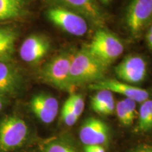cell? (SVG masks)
<instances>
[{
  "label": "cell",
  "instance_id": "cell-1",
  "mask_svg": "<svg viewBox=\"0 0 152 152\" xmlns=\"http://www.w3.org/2000/svg\"><path fill=\"white\" fill-rule=\"evenodd\" d=\"M108 67L86 50L81 49L71 55V80L75 87L85 83H96L104 79Z\"/></svg>",
  "mask_w": 152,
  "mask_h": 152
},
{
  "label": "cell",
  "instance_id": "cell-2",
  "mask_svg": "<svg viewBox=\"0 0 152 152\" xmlns=\"http://www.w3.org/2000/svg\"><path fill=\"white\" fill-rule=\"evenodd\" d=\"M85 49L94 58L108 67L123 54L124 47L114 34L99 28Z\"/></svg>",
  "mask_w": 152,
  "mask_h": 152
},
{
  "label": "cell",
  "instance_id": "cell-3",
  "mask_svg": "<svg viewBox=\"0 0 152 152\" xmlns=\"http://www.w3.org/2000/svg\"><path fill=\"white\" fill-rule=\"evenodd\" d=\"M71 55L61 54L47 62L41 71L44 81L64 91H71L74 88L71 80Z\"/></svg>",
  "mask_w": 152,
  "mask_h": 152
},
{
  "label": "cell",
  "instance_id": "cell-4",
  "mask_svg": "<svg viewBox=\"0 0 152 152\" xmlns=\"http://www.w3.org/2000/svg\"><path fill=\"white\" fill-rule=\"evenodd\" d=\"M28 133V125L20 117H5L0 123V150L7 152L21 147L27 139Z\"/></svg>",
  "mask_w": 152,
  "mask_h": 152
},
{
  "label": "cell",
  "instance_id": "cell-5",
  "mask_svg": "<svg viewBox=\"0 0 152 152\" xmlns=\"http://www.w3.org/2000/svg\"><path fill=\"white\" fill-rule=\"evenodd\" d=\"M47 18L52 23L70 35L83 36L88 30L86 19L75 11L61 6H55L47 12Z\"/></svg>",
  "mask_w": 152,
  "mask_h": 152
},
{
  "label": "cell",
  "instance_id": "cell-6",
  "mask_svg": "<svg viewBox=\"0 0 152 152\" xmlns=\"http://www.w3.org/2000/svg\"><path fill=\"white\" fill-rule=\"evenodd\" d=\"M152 18V0H131L125 22L133 35L138 36L145 29Z\"/></svg>",
  "mask_w": 152,
  "mask_h": 152
},
{
  "label": "cell",
  "instance_id": "cell-7",
  "mask_svg": "<svg viewBox=\"0 0 152 152\" xmlns=\"http://www.w3.org/2000/svg\"><path fill=\"white\" fill-rule=\"evenodd\" d=\"M89 88L92 90H104L117 93L139 103H143L149 97V93L147 90L113 79H103L92 83L89 85Z\"/></svg>",
  "mask_w": 152,
  "mask_h": 152
},
{
  "label": "cell",
  "instance_id": "cell-8",
  "mask_svg": "<svg viewBox=\"0 0 152 152\" xmlns=\"http://www.w3.org/2000/svg\"><path fill=\"white\" fill-rule=\"evenodd\" d=\"M147 63L140 56L125 57L115 67V75L119 79L130 85L139 84L144 80L147 76Z\"/></svg>",
  "mask_w": 152,
  "mask_h": 152
},
{
  "label": "cell",
  "instance_id": "cell-9",
  "mask_svg": "<svg viewBox=\"0 0 152 152\" xmlns=\"http://www.w3.org/2000/svg\"><path fill=\"white\" fill-rule=\"evenodd\" d=\"M57 6L75 11L97 26L105 23V16L96 0H50Z\"/></svg>",
  "mask_w": 152,
  "mask_h": 152
},
{
  "label": "cell",
  "instance_id": "cell-10",
  "mask_svg": "<svg viewBox=\"0 0 152 152\" xmlns=\"http://www.w3.org/2000/svg\"><path fill=\"white\" fill-rule=\"evenodd\" d=\"M51 44L49 39L42 35H30L20 45L19 55L23 61L35 64L42 59L50 50Z\"/></svg>",
  "mask_w": 152,
  "mask_h": 152
},
{
  "label": "cell",
  "instance_id": "cell-11",
  "mask_svg": "<svg viewBox=\"0 0 152 152\" xmlns=\"http://www.w3.org/2000/svg\"><path fill=\"white\" fill-rule=\"evenodd\" d=\"M109 127L106 123L96 118H89L82 125L79 137L85 145H103L108 142Z\"/></svg>",
  "mask_w": 152,
  "mask_h": 152
},
{
  "label": "cell",
  "instance_id": "cell-12",
  "mask_svg": "<svg viewBox=\"0 0 152 152\" xmlns=\"http://www.w3.org/2000/svg\"><path fill=\"white\" fill-rule=\"evenodd\" d=\"M30 105L36 117L45 124L52 123L58 114V102L50 94L39 93L34 95Z\"/></svg>",
  "mask_w": 152,
  "mask_h": 152
},
{
  "label": "cell",
  "instance_id": "cell-13",
  "mask_svg": "<svg viewBox=\"0 0 152 152\" xmlns=\"http://www.w3.org/2000/svg\"><path fill=\"white\" fill-rule=\"evenodd\" d=\"M23 76L11 61H0V96L13 95L20 90Z\"/></svg>",
  "mask_w": 152,
  "mask_h": 152
},
{
  "label": "cell",
  "instance_id": "cell-14",
  "mask_svg": "<svg viewBox=\"0 0 152 152\" xmlns=\"http://www.w3.org/2000/svg\"><path fill=\"white\" fill-rule=\"evenodd\" d=\"M18 33L15 28L0 27V61H11Z\"/></svg>",
  "mask_w": 152,
  "mask_h": 152
},
{
  "label": "cell",
  "instance_id": "cell-15",
  "mask_svg": "<svg viewBox=\"0 0 152 152\" xmlns=\"http://www.w3.org/2000/svg\"><path fill=\"white\" fill-rule=\"evenodd\" d=\"M91 106L93 111L101 115H111L115 106L113 93L108 90H98L91 99Z\"/></svg>",
  "mask_w": 152,
  "mask_h": 152
},
{
  "label": "cell",
  "instance_id": "cell-16",
  "mask_svg": "<svg viewBox=\"0 0 152 152\" xmlns=\"http://www.w3.org/2000/svg\"><path fill=\"white\" fill-rule=\"evenodd\" d=\"M26 9V0H0V20L21 17Z\"/></svg>",
  "mask_w": 152,
  "mask_h": 152
},
{
  "label": "cell",
  "instance_id": "cell-17",
  "mask_svg": "<svg viewBox=\"0 0 152 152\" xmlns=\"http://www.w3.org/2000/svg\"><path fill=\"white\" fill-rule=\"evenodd\" d=\"M151 130H152V100L148 99L140 106L136 131L146 132Z\"/></svg>",
  "mask_w": 152,
  "mask_h": 152
},
{
  "label": "cell",
  "instance_id": "cell-18",
  "mask_svg": "<svg viewBox=\"0 0 152 152\" xmlns=\"http://www.w3.org/2000/svg\"><path fill=\"white\" fill-rule=\"evenodd\" d=\"M43 152H76V151L65 142L52 140L45 144Z\"/></svg>",
  "mask_w": 152,
  "mask_h": 152
},
{
  "label": "cell",
  "instance_id": "cell-19",
  "mask_svg": "<svg viewBox=\"0 0 152 152\" xmlns=\"http://www.w3.org/2000/svg\"><path fill=\"white\" fill-rule=\"evenodd\" d=\"M61 118L64 123L68 126H72L77 122V118L74 113L68 99L66 101L61 110Z\"/></svg>",
  "mask_w": 152,
  "mask_h": 152
},
{
  "label": "cell",
  "instance_id": "cell-20",
  "mask_svg": "<svg viewBox=\"0 0 152 152\" xmlns=\"http://www.w3.org/2000/svg\"><path fill=\"white\" fill-rule=\"evenodd\" d=\"M68 99L71 103L74 113H75L76 117L79 118V117L80 116L83 111H84V99L80 94H72Z\"/></svg>",
  "mask_w": 152,
  "mask_h": 152
},
{
  "label": "cell",
  "instance_id": "cell-21",
  "mask_svg": "<svg viewBox=\"0 0 152 152\" xmlns=\"http://www.w3.org/2000/svg\"><path fill=\"white\" fill-rule=\"evenodd\" d=\"M115 112H116V115L118 119L119 122L121 123L124 126H129V125H132V123L129 120L128 115L127 114L126 110H125L124 103H123V100L119 101L118 102L116 106H115Z\"/></svg>",
  "mask_w": 152,
  "mask_h": 152
},
{
  "label": "cell",
  "instance_id": "cell-22",
  "mask_svg": "<svg viewBox=\"0 0 152 152\" xmlns=\"http://www.w3.org/2000/svg\"><path fill=\"white\" fill-rule=\"evenodd\" d=\"M123 103H124L125 110H126L127 114H128L129 120L131 122V123H134V120H135L137 115V113L136 111V102L133 101L130 99L125 98L123 99Z\"/></svg>",
  "mask_w": 152,
  "mask_h": 152
},
{
  "label": "cell",
  "instance_id": "cell-23",
  "mask_svg": "<svg viewBox=\"0 0 152 152\" xmlns=\"http://www.w3.org/2000/svg\"><path fill=\"white\" fill-rule=\"evenodd\" d=\"M132 152H152V142L137 146Z\"/></svg>",
  "mask_w": 152,
  "mask_h": 152
},
{
  "label": "cell",
  "instance_id": "cell-24",
  "mask_svg": "<svg viewBox=\"0 0 152 152\" xmlns=\"http://www.w3.org/2000/svg\"><path fill=\"white\" fill-rule=\"evenodd\" d=\"M85 152H106L102 145H85Z\"/></svg>",
  "mask_w": 152,
  "mask_h": 152
},
{
  "label": "cell",
  "instance_id": "cell-25",
  "mask_svg": "<svg viewBox=\"0 0 152 152\" xmlns=\"http://www.w3.org/2000/svg\"><path fill=\"white\" fill-rule=\"evenodd\" d=\"M146 39H147L148 45L152 49V26L151 28H150L149 31L148 32L147 35H146Z\"/></svg>",
  "mask_w": 152,
  "mask_h": 152
},
{
  "label": "cell",
  "instance_id": "cell-26",
  "mask_svg": "<svg viewBox=\"0 0 152 152\" xmlns=\"http://www.w3.org/2000/svg\"><path fill=\"white\" fill-rule=\"evenodd\" d=\"M99 1L102 2V4H104L105 5H109L110 3L111 2L112 0H99Z\"/></svg>",
  "mask_w": 152,
  "mask_h": 152
},
{
  "label": "cell",
  "instance_id": "cell-27",
  "mask_svg": "<svg viewBox=\"0 0 152 152\" xmlns=\"http://www.w3.org/2000/svg\"><path fill=\"white\" fill-rule=\"evenodd\" d=\"M3 106H4V102H3L2 98H1V96H0V111L2 110Z\"/></svg>",
  "mask_w": 152,
  "mask_h": 152
},
{
  "label": "cell",
  "instance_id": "cell-28",
  "mask_svg": "<svg viewBox=\"0 0 152 152\" xmlns=\"http://www.w3.org/2000/svg\"><path fill=\"white\" fill-rule=\"evenodd\" d=\"M131 152H132V151H131Z\"/></svg>",
  "mask_w": 152,
  "mask_h": 152
}]
</instances>
